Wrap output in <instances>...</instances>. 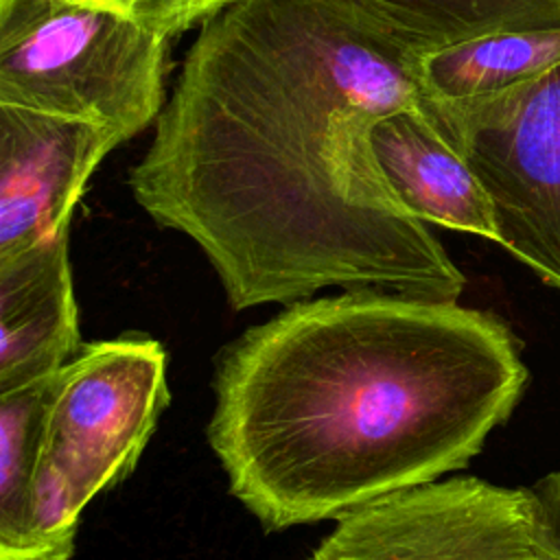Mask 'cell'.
<instances>
[{
    "label": "cell",
    "mask_w": 560,
    "mask_h": 560,
    "mask_svg": "<svg viewBox=\"0 0 560 560\" xmlns=\"http://www.w3.org/2000/svg\"><path fill=\"white\" fill-rule=\"evenodd\" d=\"M424 52L354 0H232L182 61L136 203L199 245L236 311L326 287L459 302L464 273L370 140L427 103Z\"/></svg>",
    "instance_id": "cell-1"
},
{
    "label": "cell",
    "mask_w": 560,
    "mask_h": 560,
    "mask_svg": "<svg viewBox=\"0 0 560 560\" xmlns=\"http://www.w3.org/2000/svg\"><path fill=\"white\" fill-rule=\"evenodd\" d=\"M525 383L501 317L346 291L287 304L221 352L208 442L269 532L339 521L468 466Z\"/></svg>",
    "instance_id": "cell-2"
},
{
    "label": "cell",
    "mask_w": 560,
    "mask_h": 560,
    "mask_svg": "<svg viewBox=\"0 0 560 560\" xmlns=\"http://www.w3.org/2000/svg\"><path fill=\"white\" fill-rule=\"evenodd\" d=\"M171 402L164 346H81L48 381L33 479V560H70L81 512L125 481Z\"/></svg>",
    "instance_id": "cell-3"
},
{
    "label": "cell",
    "mask_w": 560,
    "mask_h": 560,
    "mask_svg": "<svg viewBox=\"0 0 560 560\" xmlns=\"http://www.w3.org/2000/svg\"><path fill=\"white\" fill-rule=\"evenodd\" d=\"M168 39L90 0H0V105L94 122L122 144L166 105Z\"/></svg>",
    "instance_id": "cell-4"
},
{
    "label": "cell",
    "mask_w": 560,
    "mask_h": 560,
    "mask_svg": "<svg viewBox=\"0 0 560 560\" xmlns=\"http://www.w3.org/2000/svg\"><path fill=\"white\" fill-rule=\"evenodd\" d=\"M490 197L497 243L560 291V61L510 90L427 101Z\"/></svg>",
    "instance_id": "cell-5"
},
{
    "label": "cell",
    "mask_w": 560,
    "mask_h": 560,
    "mask_svg": "<svg viewBox=\"0 0 560 560\" xmlns=\"http://www.w3.org/2000/svg\"><path fill=\"white\" fill-rule=\"evenodd\" d=\"M311 560H549V538L534 488L448 477L341 516Z\"/></svg>",
    "instance_id": "cell-6"
},
{
    "label": "cell",
    "mask_w": 560,
    "mask_h": 560,
    "mask_svg": "<svg viewBox=\"0 0 560 560\" xmlns=\"http://www.w3.org/2000/svg\"><path fill=\"white\" fill-rule=\"evenodd\" d=\"M114 147L101 125L0 105V258L70 232L77 201Z\"/></svg>",
    "instance_id": "cell-7"
},
{
    "label": "cell",
    "mask_w": 560,
    "mask_h": 560,
    "mask_svg": "<svg viewBox=\"0 0 560 560\" xmlns=\"http://www.w3.org/2000/svg\"><path fill=\"white\" fill-rule=\"evenodd\" d=\"M70 232L0 258V394L52 376L79 348Z\"/></svg>",
    "instance_id": "cell-8"
},
{
    "label": "cell",
    "mask_w": 560,
    "mask_h": 560,
    "mask_svg": "<svg viewBox=\"0 0 560 560\" xmlns=\"http://www.w3.org/2000/svg\"><path fill=\"white\" fill-rule=\"evenodd\" d=\"M370 140L387 184L413 217L497 243L490 197L462 153L440 133L427 103L378 118Z\"/></svg>",
    "instance_id": "cell-9"
},
{
    "label": "cell",
    "mask_w": 560,
    "mask_h": 560,
    "mask_svg": "<svg viewBox=\"0 0 560 560\" xmlns=\"http://www.w3.org/2000/svg\"><path fill=\"white\" fill-rule=\"evenodd\" d=\"M560 61V26L501 31L420 57V85L427 101L459 103L521 85Z\"/></svg>",
    "instance_id": "cell-10"
},
{
    "label": "cell",
    "mask_w": 560,
    "mask_h": 560,
    "mask_svg": "<svg viewBox=\"0 0 560 560\" xmlns=\"http://www.w3.org/2000/svg\"><path fill=\"white\" fill-rule=\"evenodd\" d=\"M427 50L464 39L560 26V0H354Z\"/></svg>",
    "instance_id": "cell-11"
},
{
    "label": "cell",
    "mask_w": 560,
    "mask_h": 560,
    "mask_svg": "<svg viewBox=\"0 0 560 560\" xmlns=\"http://www.w3.org/2000/svg\"><path fill=\"white\" fill-rule=\"evenodd\" d=\"M48 381L0 394V560H33V479Z\"/></svg>",
    "instance_id": "cell-12"
},
{
    "label": "cell",
    "mask_w": 560,
    "mask_h": 560,
    "mask_svg": "<svg viewBox=\"0 0 560 560\" xmlns=\"http://www.w3.org/2000/svg\"><path fill=\"white\" fill-rule=\"evenodd\" d=\"M116 9L144 26L175 37L197 24L208 22L232 0H90Z\"/></svg>",
    "instance_id": "cell-13"
},
{
    "label": "cell",
    "mask_w": 560,
    "mask_h": 560,
    "mask_svg": "<svg viewBox=\"0 0 560 560\" xmlns=\"http://www.w3.org/2000/svg\"><path fill=\"white\" fill-rule=\"evenodd\" d=\"M545 512L547 538H549V560H560V470H553L538 479L534 486Z\"/></svg>",
    "instance_id": "cell-14"
}]
</instances>
